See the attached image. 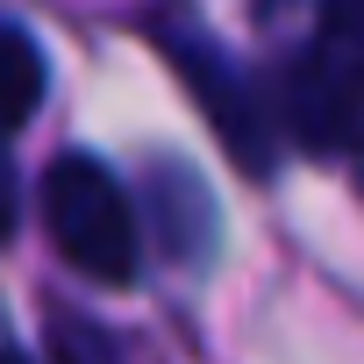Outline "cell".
<instances>
[{"instance_id": "obj_1", "label": "cell", "mask_w": 364, "mask_h": 364, "mask_svg": "<svg viewBox=\"0 0 364 364\" xmlns=\"http://www.w3.org/2000/svg\"><path fill=\"white\" fill-rule=\"evenodd\" d=\"M279 143L307 157H364V0H314L307 36L264 79Z\"/></svg>"}, {"instance_id": "obj_2", "label": "cell", "mask_w": 364, "mask_h": 364, "mask_svg": "<svg viewBox=\"0 0 364 364\" xmlns=\"http://www.w3.org/2000/svg\"><path fill=\"white\" fill-rule=\"evenodd\" d=\"M143 36L164 50V65L178 79H186V93L200 100V114L215 122V136L229 143V157L264 178L279 164V129H272L264 79L243 72V58L208 29V15L193 8V0H157V8H143Z\"/></svg>"}, {"instance_id": "obj_3", "label": "cell", "mask_w": 364, "mask_h": 364, "mask_svg": "<svg viewBox=\"0 0 364 364\" xmlns=\"http://www.w3.org/2000/svg\"><path fill=\"white\" fill-rule=\"evenodd\" d=\"M43 229L58 243V257L72 272H86L93 286H129L143 264V215L129 200V186L93 157V150H65L43 186H36Z\"/></svg>"}, {"instance_id": "obj_4", "label": "cell", "mask_w": 364, "mask_h": 364, "mask_svg": "<svg viewBox=\"0 0 364 364\" xmlns=\"http://www.w3.org/2000/svg\"><path fill=\"white\" fill-rule=\"evenodd\" d=\"M150 222H157V250L171 264H208L215 257V236H222V215H215V193L200 186V171H186L178 157H157L150 178Z\"/></svg>"}, {"instance_id": "obj_5", "label": "cell", "mask_w": 364, "mask_h": 364, "mask_svg": "<svg viewBox=\"0 0 364 364\" xmlns=\"http://www.w3.org/2000/svg\"><path fill=\"white\" fill-rule=\"evenodd\" d=\"M43 86H50L43 43H36L22 22H0V143H8V150H15L22 122L43 107Z\"/></svg>"}, {"instance_id": "obj_6", "label": "cell", "mask_w": 364, "mask_h": 364, "mask_svg": "<svg viewBox=\"0 0 364 364\" xmlns=\"http://www.w3.org/2000/svg\"><path fill=\"white\" fill-rule=\"evenodd\" d=\"M15 208H22V178H15V150L0 143V243L15 236Z\"/></svg>"}, {"instance_id": "obj_7", "label": "cell", "mask_w": 364, "mask_h": 364, "mask_svg": "<svg viewBox=\"0 0 364 364\" xmlns=\"http://www.w3.org/2000/svg\"><path fill=\"white\" fill-rule=\"evenodd\" d=\"M0 364H29V357H22V350H8V343H0Z\"/></svg>"}]
</instances>
